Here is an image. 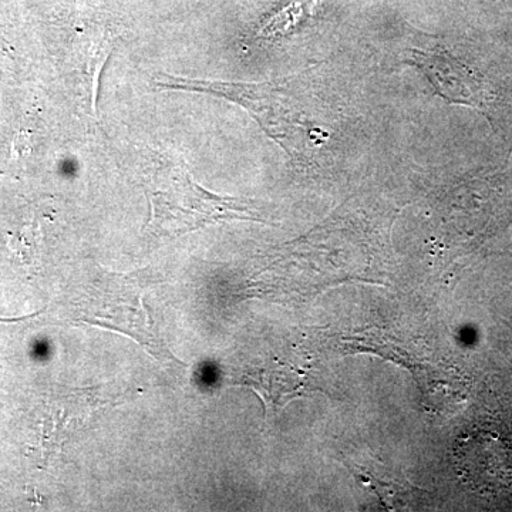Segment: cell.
Wrapping results in <instances>:
<instances>
[{"label": "cell", "instance_id": "cell-5", "mask_svg": "<svg viewBox=\"0 0 512 512\" xmlns=\"http://www.w3.org/2000/svg\"><path fill=\"white\" fill-rule=\"evenodd\" d=\"M464 470L478 488L501 490L512 485V447L491 433L470 437L464 450Z\"/></svg>", "mask_w": 512, "mask_h": 512}, {"label": "cell", "instance_id": "cell-3", "mask_svg": "<svg viewBox=\"0 0 512 512\" xmlns=\"http://www.w3.org/2000/svg\"><path fill=\"white\" fill-rule=\"evenodd\" d=\"M79 320L136 339L164 366H184L161 339L160 330L141 299L136 276L103 275L79 305Z\"/></svg>", "mask_w": 512, "mask_h": 512}, {"label": "cell", "instance_id": "cell-1", "mask_svg": "<svg viewBox=\"0 0 512 512\" xmlns=\"http://www.w3.org/2000/svg\"><path fill=\"white\" fill-rule=\"evenodd\" d=\"M156 84L164 89L208 93L238 104L293 160H308L328 138V134L316 123L308 94L303 92L296 79L232 83L161 74Z\"/></svg>", "mask_w": 512, "mask_h": 512}, {"label": "cell", "instance_id": "cell-6", "mask_svg": "<svg viewBox=\"0 0 512 512\" xmlns=\"http://www.w3.org/2000/svg\"><path fill=\"white\" fill-rule=\"evenodd\" d=\"M477 2H483V3H500V2H503V0H477Z\"/></svg>", "mask_w": 512, "mask_h": 512}, {"label": "cell", "instance_id": "cell-2", "mask_svg": "<svg viewBox=\"0 0 512 512\" xmlns=\"http://www.w3.org/2000/svg\"><path fill=\"white\" fill-rule=\"evenodd\" d=\"M151 215L147 232L174 238L228 221L266 224L261 205L247 198L222 197L195 183L184 164L160 168L148 187Z\"/></svg>", "mask_w": 512, "mask_h": 512}, {"label": "cell", "instance_id": "cell-4", "mask_svg": "<svg viewBox=\"0 0 512 512\" xmlns=\"http://www.w3.org/2000/svg\"><path fill=\"white\" fill-rule=\"evenodd\" d=\"M409 62L419 67L448 103L473 107L490 116L495 93L487 79L473 67L439 46L413 47Z\"/></svg>", "mask_w": 512, "mask_h": 512}]
</instances>
